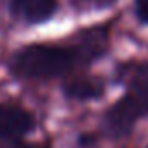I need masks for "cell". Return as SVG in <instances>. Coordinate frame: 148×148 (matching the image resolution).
Instances as JSON below:
<instances>
[{"instance_id":"6da1fadb","label":"cell","mask_w":148,"mask_h":148,"mask_svg":"<svg viewBox=\"0 0 148 148\" xmlns=\"http://www.w3.org/2000/svg\"><path fill=\"white\" fill-rule=\"evenodd\" d=\"M80 52L52 45H32L18 54L14 71L25 79H56L75 68Z\"/></svg>"},{"instance_id":"7a4b0ae2","label":"cell","mask_w":148,"mask_h":148,"mask_svg":"<svg viewBox=\"0 0 148 148\" xmlns=\"http://www.w3.org/2000/svg\"><path fill=\"white\" fill-rule=\"evenodd\" d=\"M148 113V64L138 70L129 92L106 113L105 124L113 134L127 132L139 117Z\"/></svg>"},{"instance_id":"3957f363","label":"cell","mask_w":148,"mask_h":148,"mask_svg":"<svg viewBox=\"0 0 148 148\" xmlns=\"http://www.w3.org/2000/svg\"><path fill=\"white\" fill-rule=\"evenodd\" d=\"M33 127V117L18 106L0 105V138L19 139Z\"/></svg>"},{"instance_id":"277c9868","label":"cell","mask_w":148,"mask_h":148,"mask_svg":"<svg viewBox=\"0 0 148 148\" xmlns=\"http://www.w3.org/2000/svg\"><path fill=\"white\" fill-rule=\"evenodd\" d=\"M56 0H11L16 18L28 23H44L56 12Z\"/></svg>"},{"instance_id":"5b68a950","label":"cell","mask_w":148,"mask_h":148,"mask_svg":"<svg viewBox=\"0 0 148 148\" xmlns=\"http://www.w3.org/2000/svg\"><path fill=\"white\" fill-rule=\"evenodd\" d=\"M66 92H68V96L79 98V99L94 98V96L101 94V86L92 82V80H77L66 87Z\"/></svg>"},{"instance_id":"8992f818","label":"cell","mask_w":148,"mask_h":148,"mask_svg":"<svg viewBox=\"0 0 148 148\" xmlns=\"http://www.w3.org/2000/svg\"><path fill=\"white\" fill-rule=\"evenodd\" d=\"M136 14L143 23L148 25V0H136Z\"/></svg>"},{"instance_id":"52a82bcc","label":"cell","mask_w":148,"mask_h":148,"mask_svg":"<svg viewBox=\"0 0 148 148\" xmlns=\"http://www.w3.org/2000/svg\"><path fill=\"white\" fill-rule=\"evenodd\" d=\"M89 2H105V0H89Z\"/></svg>"}]
</instances>
